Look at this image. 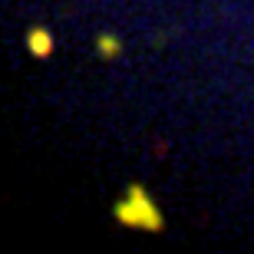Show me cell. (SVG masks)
I'll return each instance as SVG.
<instances>
[{
    "label": "cell",
    "instance_id": "1",
    "mask_svg": "<svg viewBox=\"0 0 254 254\" xmlns=\"http://www.w3.org/2000/svg\"><path fill=\"white\" fill-rule=\"evenodd\" d=\"M116 221L126 228H142V231H165V218L149 198V191L142 185H129V195L123 201H116Z\"/></svg>",
    "mask_w": 254,
    "mask_h": 254
},
{
    "label": "cell",
    "instance_id": "2",
    "mask_svg": "<svg viewBox=\"0 0 254 254\" xmlns=\"http://www.w3.org/2000/svg\"><path fill=\"white\" fill-rule=\"evenodd\" d=\"M23 43H27V53L33 60H50L53 50H57V40H53V33H50L47 27H30Z\"/></svg>",
    "mask_w": 254,
    "mask_h": 254
},
{
    "label": "cell",
    "instance_id": "3",
    "mask_svg": "<svg viewBox=\"0 0 254 254\" xmlns=\"http://www.w3.org/2000/svg\"><path fill=\"white\" fill-rule=\"evenodd\" d=\"M119 53H123V40L116 33H99L96 37V57L99 60H116Z\"/></svg>",
    "mask_w": 254,
    "mask_h": 254
}]
</instances>
